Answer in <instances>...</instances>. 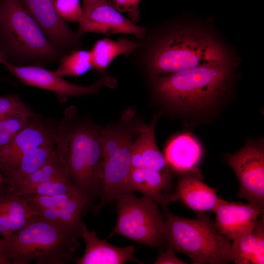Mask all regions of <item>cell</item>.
<instances>
[{
  "instance_id": "obj_7",
  "label": "cell",
  "mask_w": 264,
  "mask_h": 264,
  "mask_svg": "<svg viewBox=\"0 0 264 264\" xmlns=\"http://www.w3.org/2000/svg\"><path fill=\"white\" fill-rule=\"evenodd\" d=\"M117 218L111 235L118 234L152 247L166 243L164 216L150 198L136 197L132 192L117 199Z\"/></svg>"
},
{
  "instance_id": "obj_24",
  "label": "cell",
  "mask_w": 264,
  "mask_h": 264,
  "mask_svg": "<svg viewBox=\"0 0 264 264\" xmlns=\"http://www.w3.org/2000/svg\"><path fill=\"white\" fill-rule=\"evenodd\" d=\"M58 68L54 71L59 76L77 77L87 72L92 67L90 51L73 50L61 58Z\"/></svg>"
},
{
  "instance_id": "obj_12",
  "label": "cell",
  "mask_w": 264,
  "mask_h": 264,
  "mask_svg": "<svg viewBox=\"0 0 264 264\" xmlns=\"http://www.w3.org/2000/svg\"><path fill=\"white\" fill-rule=\"evenodd\" d=\"M49 42L64 53L78 43L73 32L58 14L54 0H18Z\"/></svg>"
},
{
  "instance_id": "obj_19",
  "label": "cell",
  "mask_w": 264,
  "mask_h": 264,
  "mask_svg": "<svg viewBox=\"0 0 264 264\" xmlns=\"http://www.w3.org/2000/svg\"><path fill=\"white\" fill-rule=\"evenodd\" d=\"M170 180L160 172L148 168H132L129 181V191L137 192L163 208L172 203L170 195L164 192Z\"/></svg>"
},
{
  "instance_id": "obj_18",
  "label": "cell",
  "mask_w": 264,
  "mask_h": 264,
  "mask_svg": "<svg viewBox=\"0 0 264 264\" xmlns=\"http://www.w3.org/2000/svg\"><path fill=\"white\" fill-rule=\"evenodd\" d=\"M35 215L37 213L24 198L8 188L0 196V236H10Z\"/></svg>"
},
{
  "instance_id": "obj_29",
  "label": "cell",
  "mask_w": 264,
  "mask_h": 264,
  "mask_svg": "<svg viewBox=\"0 0 264 264\" xmlns=\"http://www.w3.org/2000/svg\"><path fill=\"white\" fill-rule=\"evenodd\" d=\"M56 9L62 19L66 22H79L83 11L79 0H56Z\"/></svg>"
},
{
  "instance_id": "obj_17",
  "label": "cell",
  "mask_w": 264,
  "mask_h": 264,
  "mask_svg": "<svg viewBox=\"0 0 264 264\" xmlns=\"http://www.w3.org/2000/svg\"><path fill=\"white\" fill-rule=\"evenodd\" d=\"M156 122L155 118L150 124L140 128L139 135L133 139L131 147L132 168L154 170L170 179L169 165L155 143Z\"/></svg>"
},
{
  "instance_id": "obj_11",
  "label": "cell",
  "mask_w": 264,
  "mask_h": 264,
  "mask_svg": "<svg viewBox=\"0 0 264 264\" xmlns=\"http://www.w3.org/2000/svg\"><path fill=\"white\" fill-rule=\"evenodd\" d=\"M55 124L43 120L35 115L12 141L0 151V172L6 178L20 159L32 150L54 141Z\"/></svg>"
},
{
  "instance_id": "obj_20",
  "label": "cell",
  "mask_w": 264,
  "mask_h": 264,
  "mask_svg": "<svg viewBox=\"0 0 264 264\" xmlns=\"http://www.w3.org/2000/svg\"><path fill=\"white\" fill-rule=\"evenodd\" d=\"M202 151L198 142L186 134L174 138L165 151V158L169 165L179 174L199 171L196 166L199 162Z\"/></svg>"
},
{
  "instance_id": "obj_1",
  "label": "cell",
  "mask_w": 264,
  "mask_h": 264,
  "mask_svg": "<svg viewBox=\"0 0 264 264\" xmlns=\"http://www.w3.org/2000/svg\"><path fill=\"white\" fill-rule=\"evenodd\" d=\"M73 108L55 124L54 141L65 160L71 179L88 209L99 197L103 150L101 131L75 119Z\"/></svg>"
},
{
  "instance_id": "obj_2",
  "label": "cell",
  "mask_w": 264,
  "mask_h": 264,
  "mask_svg": "<svg viewBox=\"0 0 264 264\" xmlns=\"http://www.w3.org/2000/svg\"><path fill=\"white\" fill-rule=\"evenodd\" d=\"M79 234L38 215L10 236L1 245L10 264H66L74 260L80 246Z\"/></svg>"
},
{
  "instance_id": "obj_23",
  "label": "cell",
  "mask_w": 264,
  "mask_h": 264,
  "mask_svg": "<svg viewBox=\"0 0 264 264\" xmlns=\"http://www.w3.org/2000/svg\"><path fill=\"white\" fill-rule=\"evenodd\" d=\"M55 151L54 141L32 150L20 159L4 181L10 188L17 186L24 178L40 168Z\"/></svg>"
},
{
  "instance_id": "obj_8",
  "label": "cell",
  "mask_w": 264,
  "mask_h": 264,
  "mask_svg": "<svg viewBox=\"0 0 264 264\" xmlns=\"http://www.w3.org/2000/svg\"><path fill=\"white\" fill-rule=\"evenodd\" d=\"M132 135L122 128H107L101 131L103 162L100 187V201L96 208L117 200L129 191L132 170Z\"/></svg>"
},
{
  "instance_id": "obj_14",
  "label": "cell",
  "mask_w": 264,
  "mask_h": 264,
  "mask_svg": "<svg viewBox=\"0 0 264 264\" xmlns=\"http://www.w3.org/2000/svg\"><path fill=\"white\" fill-rule=\"evenodd\" d=\"M264 207L249 202H229L221 199L213 212L215 225L218 230L235 242L251 233L261 215H264Z\"/></svg>"
},
{
  "instance_id": "obj_38",
  "label": "cell",
  "mask_w": 264,
  "mask_h": 264,
  "mask_svg": "<svg viewBox=\"0 0 264 264\" xmlns=\"http://www.w3.org/2000/svg\"><path fill=\"white\" fill-rule=\"evenodd\" d=\"M2 181H3L2 176L1 173L0 172V186Z\"/></svg>"
},
{
  "instance_id": "obj_25",
  "label": "cell",
  "mask_w": 264,
  "mask_h": 264,
  "mask_svg": "<svg viewBox=\"0 0 264 264\" xmlns=\"http://www.w3.org/2000/svg\"><path fill=\"white\" fill-rule=\"evenodd\" d=\"M32 116L20 111L7 115L0 120V151L26 126Z\"/></svg>"
},
{
  "instance_id": "obj_3",
  "label": "cell",
  "mask_w": 264,
  "mask_h": 264,
  "mask_svg": "<svg viewBox=\"0 0 264 264\" xmlns=\"http://www.w3.org/2000/svg\"><path fill=\"white\" fill-rule=\"evenodd\" d=\"M0 46L7 61L16 66L44 67L60 61L64 55L18 0H0Z\"/></svg>"
},
{
  "instance_id": "obj_35",
  "label": "cell",
  "mask_w": 264,
  "mask_h": 264,
  "mask_svg": "<svg viewBox=\"0 0 264 264\" xmlns=\"http://www.w3.org/2000/svg\"><path fill=\"white\" fill-rule=\"evenodd\" d=\"M0 264H10L9 262L6 258L1 245V238H0Z\"/></svg>"
},
{
  "instance_id": "obj_37",
  "label": "cell",
  "mask_w": 264,
  "mask_h": 264,
  "mask_svg": "<svg viewBox=\"0 0 264 264\" xmlns=\"http://www.w3.org/2000/svg\"><path fill=\"white\" fill-rule=\"evenodd\" d=\"M12 81V79L7 77H0V84L5 82H11Z\"/></svg>"
},
{
  "instance_id": "obj_39",
  "label": "cell",
  "mask_w": 264,
  "mask_h": 264,
  "mask_svg": "<svg viewBox=\"0 0 264 264\" xmlns=\"http://www.w3.org/2000/svg\"><path fill=\"white\" fill-rule=\"evenodd\" d=\"M5 116H3L0 115V120L1 119H2V118H3L4 117H5Z\"/></svg>"
},
{
  "instance_id": "obj_21",
  "label": "cell",
  "mask_w": 264,
  "mask_h": 264,
  "mask_svg": "<svg viewBox=\"0 0 264 264\" xmlns=\"http://www.w3.org/2000/svg\"><path fill=\"white\" fill-rule=\"evenodd\" d=\"M67 176L70 175L66 163L56 149L40 168L24 178L17 186L9 189L19 195L26 194L40 184Z\"/></svg>"
},
{
  "instance_id": "obj_33",
  "label": "cell",
  "mask_w": 264,
  "mask_h": 264,
  "mask_svg": "<svg viewBox=\"0 0 264 264\" xmlns=\"http://www.w3.org/2000/svg\"><path fill=\"white\" fill-rule=\"evenodd\" d=\"M175 251L168 248L166 251H160L158 256L154 262V264H186L187 262L179 259Z\"/></svg>"
},
{
  "instance_id": "obj_27",
  "label": "cell",
  "mask_w": 264,
  "mask_h": 264,
  "mask_svg": "<svg viewBox=\"0 0 264 264\" xmlns=\"http://www.w3.org/2000/svg\"><path fill=\"white\" fill-rule=\"evenodd\" d=\"M75 192L78 191L72 183L70 176H67L40 184L30 189L26 194L54 196Z\"/></svg>"
},
{
  "instance_id": "obj_30",
  "label": "cell",
  "mask_w": 264,
  "mask_h": 264,
  "mask_svg": "<svg viewBox=\"0 0 264 264\" xmlns=\"http://www.w3.org/2000/svg\"><path fill=\"white\" fill-rule=\"evenodd\" d=\"M20 111L26 112L31 115H35L18 95L0 96V115L4 116Z\"/></svg>"
},
{
  "instance_id": "obj_34",
  "label": "cell",
  "mask_w": 264,
  "mask_h": 264,
  "mask_svg": "<svg viewBox=\"0 0 264 264\" xmlns=\"http://www.w3.org/2000/svg\"><path fill=\"white\" fill-rule=\"evenodd\" d=\"M105 0H83V8H87L92 5Z\"/></svg>"
},
{
  "instance_id": "obj_32",
  "label": "cell",
  "mask_w": 264,
  "mask_h": 264,
  "mask_svg": "<svg viewBox=\"0 0 264 264\" xmlns=\"http://www.w3.org/2000/svg\"><path fill=\"white\" fill-rule=\"evenodd\" d=\"M141 0H111L109 3L119 12H126L133 22L139 19L138 5Z\"/></svg>"
},
{
  "instance_id": "obj_6",
  "label": "cell",
  "mask_w": 264,
  "mask_h": 264,
  "mask_svg": "<svg viewBox=\"0 0 264 264\" xmlns=\"http://www.w3.org/2000/svg\"><path fill=\"white\" fill-rule=\"evenodd\" d=\"M232 68V64L206 65L157 76L155 90L162 99L176 107L199 110L222 94Z\"/></svg>"
},
{
  "instance_id": "obj_36",
  "label": "cell",
  "mask_w": 264,
  "mask_h": 264,
  "mask_svg": "<svg viewBox=\"0 0 264 264\" xmlns=\"http://www.w3.org/2000/svg\"><path fill=\"white\" fill-rule=\"evenodd\" d=\"M6 61H7L6 54L0 46V64L2 65Z\"/></svg>"
},
{
  "instance_id": "obj_15",
  "label": "cell",
  "mask_w": 264,
  "mask_h": 264,
  "mask_svg": "<svg viewBox=\"0 0 264 264\" xmlns=\"http://www.w3.org/2000/svg\"><path fill=\"white\" fill-rule=\"evenodd\" d=\"M198 172L183 174L176 189L170 195L171 202L179 201L197 214L214 211L222 198L216 190L203 182Z\"/></svg>"
},
{
  "instance_id": "obj_5",
  "label": "cell",
  "mask_w": 264,
  "mask_h": 264,
  "mask_svg": "<svg viewBox=\"0 0 264 264\" xmlns=\"http://www.w3.org/2000/svg\"><path fill=\"white\" fill-rule=\"evenodd\" d=\"M168 248L187 255L194 264H224L232 262L230 240L221 234L210 217L197 214L194 219L174 214L163 208Z\"/></svg>"
},
{
  "instance_id": "obj_28",
  "label": "cell",
  "mask_w": 264,
  "mask_h": 264,
  "mask_svg": "<svg viewBox=\"0 0 264 264\" xmlns=\"http://www.w3.org/2000/svg\"><path fill=\"white\" fill-rule=\"evenodd\" d=\"M21 195L35 211L39 209L57 207L82 197L78 192L54 196H39L34 194Z\"/></svg>"
},
{
  "instance_id": "obj_13",
  "label": "cell",
  "mask_w": 264,
  "mask_h": 264,
  "mask_svg": "<svg viewBox=\"0 0 264 264\" xmlns=\"http://www.w3.org/2000/svg\"><path fill=\"white\" fill-rule=\"evenodd\" d=\"M82 11V17L79 22L78 36L93 32L108 36L130 34L141 38L145 34L144 27L135 25L123 16L108 0L99 2Z\"/></svg>"
},
{
  "instance_id": "obj_10",
  "label": "cell",
  "mask_w": 264,
  "mask_h": 264,
  "mask_svg": "<svg viewBox=\"0 0 264 264\" xmlns=\"http://www.w3.org/2000/svg\"><path fill=\"white\" fill-rule=\"evenodd\" d=\"M240 186L237 196L264 207V152L262 146L246 145L227 158Z\"/></svg>"
},
{
  "instance_id": "obj_9",
  "label": "cell",
  "mask_w": 264,
  "mask_h": 264,
  "mask_svg": "<svg viewBox=\"0 0 264 264\" xmlns=\"http://www.w3.org/2000/svg\"><path fill=\"white\" fill-rule=\"evenodd\" d=\"M2 65L23 84L53 92L61 103L66 102L70 97L95 94L104 87L114 88L116 86V80L110 76L102 77L91 85L84 86L70 83L43 66H16L7 61Z\"/></svg>"
},
{
  "instance_id": "obj_31",
  "label": "cell",
  "mask_w": 264,
  "mask_h": 264,
  "mask_svg": "<svg viewBox=\"0 0 264 264\" xmlns=\"http://www.w3.org/2000/svg\"><path fill=\"white\" fill-rule=\"evenodd\" d=\"M254 230L256 234V248L251 264H264V219L259 218Z\"/></svg>"
},
{
  "instance_id": "obj_4",
  "label": "cell",
  "mask_w": 264,
  "mask_h": 264,
  "mask_svg": "<svg viewBox=\"0 0 264 264\" xmlns=\"http://www.w3.org/2000/svg\"><path fill=\"white\" fill-rule=\"evenodd\" d=\"M224 47L207 32L184 28L170 33L154 47L149 60L153 73L162 76L195 67L232 64Z\"/></svg>"
},
{
  "instance_id": "obj_16",
  "label": "cell",
  "mask_w": 264,
  "mask_h": 264,
  "mask_svg": "<svg viewBox=\"0 0 264 264\" xmlns=\"http://www.w3.org/2000/svg\"><path fill=\"white\" fill-rule=\"evenodd\" d=\"M80 237L85 241L86 248L81 257L74 259L77 264H124L128 262L143 264L134 256L133 245L120 247L111 245L107 239H99L95 231H88L85 223Z\"/></svg>"
},
{
  "instance_id": "obj_26",
  "label": "cell",
  "mask_w": 264,
  "mask_h": 264,
  "mask_svg": "<svg viewBox=\"0 0 264 264\" xmlns=\"http://www.w3.org/2000/svg\"><path fill=\"white\" fill-rule=\"evenodd\" d=\"M256 248V234L252 232L232 242L231 259L236 264H251Z\"/></svg>"
},
{
  "instance_id": "obj_22",
  "label": "cell",
  "mask_w": 264,
  "mask_h": 264,
  "mask_svg": "<svg viewBox=\"0 0 264 264\" xmlns=\"http://www.w3.org/2000/svg\"><path fill=\"white\" fill-rule=\"evenodd\" d=\"M138 46V44L127 39L114 41L105 38L98 40L90 51L92 67L98 71L103 72L116 56L128 55Z\"/></svg>"
}]
</instances>
